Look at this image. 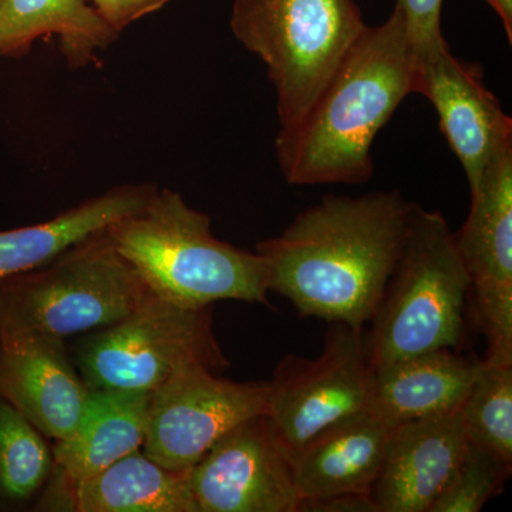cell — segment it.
<instances>
[{
    "label": "cell",
    "mask_w": 512,
    "mask_h": 512,
    "mask_svg": "<svg viewBox=\"0 0 512 512\" xmlns=\"http://www.w3.org/2000/svg\"><path fill=\"white\" fill-rule=\"evenodd\" d=\"M413 202L399 190L325 195L256 245L266 285L302 318L365 328L402 251Z\"/></svg>",
    "instance_id": "6da1fadb"
},
{
    "label": "cell",
    "mask_w": 512,
    "mask_h": 512,
    "mask_svg": "<svg viewBox=\"0 0 512 512\" xmlns=\"http://www.w3.org/2000/svg\"><path fill=\"white\" fill-rule=\"evenodd\" d=\"M414 60L402 12L365 32L308 113L276 138V160L291 185L365 184L375 173L373 141L409 94Z\"/></svg>",
    "instance_id": "7a4b0ae2"
},
{
    "label": "cell",
    "mask_w": 512,
    "mask_h": 512,
    "mask_svg": "<svg viewBox=\"0 0 512 512\" xmlns=\"http://www.w3.org/2000/svg\"><path fill=\"white\" fill-rule=\"evenodd\" d=\"M107 232L144 284L168 301L190 308L220 301L271 306L261 256L215 238L211 218L170 188H156Z\"/></svg>",
    "instance_id": "3957f363"
},
{
    "label": "cell",
    "mask_w": 512,
    "mask_h": 512,
    "mask_svg": "<svg viewBox=\"0 0 512 512\" xmlns=\"http://www.w3.org/2000/svg\"><path fill=\"white\" fill-rule=\"evenodd\" d=\"M470 293L471 279L446 218L413 202L402 251L369 322L372 369L431 350L460 349Z\"/></svg>",
    "instance_id": "277c9868"
},
{
    "label": "cell",
    "mask_w": 512,
    "mask_h": 512,
    "mask_svg": "<svg viewBox=\"0 0 512 512\" xmlns=\"http://www.w3.org/2000/svg\"><path fill=\"white\" fill-rule=\"evenodd\" d=\"M150 293L106 228L49 264L0 281V342L67 339L107 328Z\"/></svg>",
    "instance_id": "5b68a950"
},
{
    "label": "cell",
    "mask_w": 512,
    "mask_h": 512,
    "mask_svg": "<svg viewBox=\"0 0 512 512\" xmlns=\"http://www.w3.org/2000/svg\"><path fill=\"white\" fill-rule=\"evenodd\" d=\"M355 0H234L231 29L264 62L281 128L303 119L365 32Z\"/></svg>",
    "instance_id": "8992f818"
},
{
    "label": "cell",
    "mask_w": 512,
    "mask_h": 512,
    "mask_svg": "<svg viewBox=\"0 0 512 512\" xmlns=\"http://www.w3.org/2000/svg\"><path fill=\"white\" fill-rule=\"evenodd\" d=\"M74 366L92 389L153 393L184 366H229L212 326V306L190 308L151 291L126 318L87 333Z\"/></svg>",
    "instance_id": "52a82bcc"
},
{
    "label": "cell",
    "mask_w": 512,
    "mask_h": 512,
    "mask_svg": "<svg viewBox=\"0 0 512 512\" xmlns=\"http://www.w3.org/2000/svg\"><path fill=\"white\" fill-rule=\"evenodd\" d=\"M373 369L363 328L330 323L315 359L286 355L269 380L266 416L295 458L320 433L367 412Z\"/></svg>",
    "instance_id": "ba28073f"
},
{
    "label": "cell",
    "mask_w": 512,
    "mask_h": 512,
    "mask_svg": "<svg viewBox=\"0 0 512 512\" xmlns=\"http://www.w3.org/2000/svg\"><path fill=\"white\" fill-rule=\"evenodd\" d=\"M269 380L234 382L208 367H181L151 393L147 457L175 473H188L229 430L266 414Z\"/></svg>",
    "instance_id": "9c48e42d"
},
{
    "label": "cell",
    "mask_w": 512,
    "mask_h": 512,
    "mask_svg": "<svg viewBox=\"0 0 512 512\" xmlns=\"http://www.w3.org/2000/svg\"><path fill=\"white\" fill-rule=\"evenodd\" d=\"M454 238L487 339L485 359L512 363V147L495 158L471 192L470 212Z\"/></svg>",
    "instance_id": "30bf717a"
},
{
    "label": "cell",
    "mask_w": 512,
    "mask_h": 512,
    "mask_svg": "<svg viewBox=\"0 0 512 512\" xmlns=\"http://www.w3.org/2000/svg\"><path fill=\"white\" fill-rule=\"evenodd\" d=\"M200 512H296L293 457L266 414L238 424L188 471Z\"/></svg>",
    "instance_id": "8fae6325"
},
{
    "label": "cell",
    "mask_w": 512,
    "mask_h": 512,
    "mask_svg": "<svg viewBox=\"0 0 512 512\" xmlns=\"http://www.w3.org/2000/svg\"><path fill=\"white\" fill-rule=\"evenodd\" d=\"M416 93L436 109L471 194L495 158L512 147L511 117L485 86L481 67L457 59L448 45L416 62Z\"/></svg>",
    "instance_id": "7c38bea8"
},
{
    "label": "cell",
    "mask_w": 512,
    "mask_h": 512,
    "mask_svg": "<svg viewBox=\"0 0 512 512\" xmlns=\"http://www.w3.org/2000/svg\"><path fill=\"white\" fill-rule=\"evenodd\" d=\"M89 394L64 339L36 336L0 342V397L46 439L72 436Z\"/></svg>",
    "instance_id": "4fadbf2b"
},
{
    "label": "cell",
    "mask_w": 512,
    "mask_h": 512,
    "mask_svg": "<svg viewBox=\"0 0 512 512\" xmlns=\"http://www.w3.org/2000/svg\"><path fill=\"white\" fill-rule=\"evenodd\" d=\"M466 446L461 410L393 426L370 491L379 512H429Z\"/></svg>",
    "instance_id": "5bb4252c"
},
{
    "label": "cell",
    "mask_w": 512,
    "mask_h": 512,
    "mask_svg": "<svg viewBox=\"0 0 512 512\" xmlns=\"http://www.w3.org/2000/svg\"><path fill=\"white\" fill-rule=\"evenodd\" d=\"M481 360L437 349L373 369L367 412L387 426L458 412Z\"/></svg>",
    "instance_id": "9a60e30c"
},
{
    "label": "cell",
    "mask_w": 512,
    "mask_h": 512,
    "mask_svg": "<svg viewBox=\"0 0 512 512\" xmlns=\"http://www.w3.org/2000/svg\"><path fill=\"white\" fill-rule=\"evenodd\" d=\"M151 393L92 389L79 426L55 441V468L72 493L74 485L96 476L146 440Z\"/></svg>",
    "instance_id": "2e32d148"
},
{
    "label": "cell",
    "mask_w": 512,
    "mask_h": 512,
    "mask_svg": "<svg viewBox=\"0 0 512 512\" xmlns=\"http://www.w3.org/2000/svg\"><path fill=\"white\" fill-rule=\"evenodd\" d=\"M390 429L365 412L316 436L293 458L299 501L370 494L382 467Z\"/></svg>",
    "instance_id": "e0dca14e"
},
{
    "label": "cell",
    "mask_w": 512,
    "mask_h": 512,
    "mask_svg": "<svg viewBox=\"0 0 512 512\" xmlns=\"http://www.w3.org/2000/svg\"><path fill=\"white\" fill-rule=\"evenodd\" d=\"M156 188L120 185L42 224L0 231V281L49 264L67 249L140 210Z\"/></svg>",
    "instance_id": "ac0fdd59"
},
{
    "label": "cell",
    "mask_w": 512,
    "mask_h": 512,
    "mask_svg": "<svg viewBox=\"0 0 512 512\" xmlns=\"http://www.w3.org/2000/svg\"><path fill=\"white\" fill-rule=\"evenodd\" d=\"M119 35L89 0H0V57L20 59L36 40L56 36L69 69H83Z\"/></svg>",
    "instance_id": "d6986e66"
},
{
    "label": "cell",
    "mask_w": 512,
    "mask_h": 512,
    "mask_svg": "<svg viewBox=\"0 0 512 512\" xmlns=\"http://www.w3.org/2000/svg\"><path fill=\"white\" fill-rule=\"evenodd\" d=\"M70 494L79 512H200L188 473L168 470L143 450L74 485Z\"/></svg>",
    "instance_id": "ffe728a7"
},
{
    "label": "cell",
    "mask_w": 512,
    "mask_h": 512,
    "mask_svg": "<svg viewBox=\"0 0 512 512\" xmlns=\"http://www.w3.org/2000/svg\"><path fill=\"white\" fill-rule=\"evenodd\" d=\"M55 470L46 437L0 397V511L23 507Z\"/></svg>",
    "instance_id": "44dd1931"
},
{
    "label": "cell",
    "mask_w": 512,
    "mask_h": 512,
    "mask_svg": "<svg viewBox=\"0 0 512 512\" xmlns=\"http://www.w3.org/2000/svg\"><path fill=\"white\" fill-rule=\"evenodd\" d=\"M461 414L467 441L512 464V363L481 360Z\"/></svg>",
    "instance_id": "7402d4cb"
},
{
    "label": "cell",
    "mask_w": 512,
    "mask_h": 512,
    "mask_svg": "<svg viewBox=\"0 0 512 512\" xmlns=\"http://www.w3.org/2000/svg\"><path fill=\"white\" fill-rule=\"evenodd\" d=\"M512 464L493 451L467 441L453 476L429 512H478L503 490Z\"/></svg>",
    "instance_id": "603a6c76"
},
{
    "label": "cell",
    "mask_w": 512,
    "mask_h": 512,
    "mask_svg": "<svg viewBox=\"0 0 512 512\" xmlns=\"http://www.w3.org/2000/svg\"><path fill=\"white\" fill-rule=\"evenodd\" d=\"M402 12L414 60L421 62L447 46L441 32L443 0H397Z\"/></svg>",
    "instance_id": "cb8c5ba5"
},
{
    "label": "cell",
    "mask_w": 512,
    "mask_h": 512,
    "mask_svg": "<svg viewBox=\"0 0 512 512\" xmlns=\"http://www.w3.org/2000/svg\"><path fill=\"white\" fill-rule=\"evenodd\" d=\"M170 2L173 0H89L97 15L117 33Z\"/></svg>",
    "instance_id": "d4e9b609"
},
{
    "label": "cell",
    "mask_w": 512,
    "mask_h": 512,
    "mask_svg": "<svg viewBox=\"0 0 512 512\" xmlns=\"http://www.w3.org/2000/svg\"><path fill=\"white\" fill-rule=\"evenodd\" d=\"M296 512H379L372 495L349 493L299 501Z\"/></svg>",
    "instance_id": "484cf974"
},
{
    "label": "cell",
    "mask_w": 512,
    "mask_h": 512,
    "mask_svg": "<svg viewBox=\"0 0 512 512\" xmlns=\"http://www.w3.org/2000/svg\"><path fill=\"white\" fill-rule=\"evenodd\" d=\"M500 16L508 43L512 45V0H485Z\"/></svg>",
    "instance_id": "4316f807"
}]
</instances>
